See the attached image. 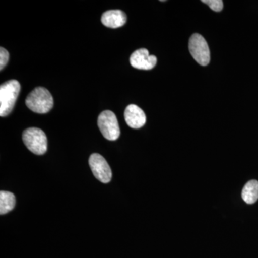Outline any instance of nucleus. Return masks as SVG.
Returning <instances> with one entry per match:
<instances>
[{
	"label": "nucleus",
	"instance_id": "f257e3e1",
	"mask_svg": "<svg viewBox=\"0 0 258 258\" xmlns=\"http://www.w3.org/2000/svg\"><path fill=\"white\" fill-rule=\"evenodd\" d=\"M20 83L16 80H10L0 86V115L5 117L14 108L20 92Z\"/></svg>",
	"mask_w": 258,
	"mask_h": 258
},
{
	"label": "nucleus",
	"instance_id": "f03ea898",
	"mask_svg": "<svg viewBox=\"0 0 258 258\" xmlns=\"http://www.w3.org/2000/svg\"><path fill=\"white\" fill-rule=\"evenodd\" d=\"M53 98L48 90L42 87L35 88L29 93L25 104L32 111L37 113H47L53 107Z\"/></svg>",
	"mask_w": 258,
	"mask_h": 258
},
{
	"label": "nucleus",
	"instance_id": "7ed1b4c3",
	"mask_svg": "<svg viewBox=\"0 0 258 258\" xmlns=\"http://www.w3.org/2000/svg\"><path fill=\"white\" fill-rule=\"evenodd\" d=\"M24 144L30 152L42 155L47 152V139L45 132L37 128H29L23 134Z\"/></svg>",
	"mask_w": 258,
	"mask_h": 258
},
{
	"label": "nucleus",
	"instance_id": "20e7f679",
	"mask_svg": "<svg viewBox=\"0 0 258 258\" xmlns=\"http://www.w3.org/2000/svg\"><path fill=\"white\" fill-rule=\"evenodd\" d=\"M190 53L197 62L203 66H208L210 61V51L205 37L195 33L189 41Z\"/></svg>",
	"mask_w": 258,
	"mask_h": 258
},
{
	"label": "nucleus",
	"instance_id": "39448f33",
	"mask_svg": "<svg viewBox=\"0 0 258 258\" xmlns=\"http://www.w3.org/2000/svg\"><path fill=\"white\" fill-rule=\"evenodd\" d=\"M98 125L103 137L109 141L117 140L120 137V128L116 115L111 111L102 112L98 116Z\"/></svg>",
	"mask_w": 258,
	"mask_h": 258
},
{
	"label": "nucleus",
	"instance_id": "423d86ee",
	"mask_svg": "<svg viewBox=\"0 0 258 258\" xmlns=\"http://www.w3.org/2000/svg\"><path fill=\"white\" fill-rule=\"evenodd\" d=\"M89 165L93 175L102 183L110 182L112 179L111 167L101 154H93L89 158Z\"/></svg>",
	"mask_w": 258,
	"mask_h": 258
},
{
	"label": "nucleus",
	"instance_id": "0eeeda50",
	"mask_svg": "<svg viewBox=\"0 0 258 258\" xmlns=\"http://www.w3.org/2000/svg\"><path fill=\"white\" fill-rule=\"evenodd\" d=\"M157 58L156 56L150 55L145 48L136 50L130 57V63L134 69L149 71L155 67Z\"/></svg>",
	"mask_w": 258,
	"mask_h": 258
},
{
	"label": "nucleus",
	"instance_id": "6e6552de",
	"mask_svg": "<svg viewBox=\"0 0 258 258\" xmlns=\"http://www.w3.org/2000/svg\"><path fill=\"white\" fill-rule=\"evenodd\" d=\"M124 118L128 126L134 129L142 128L147 122V116L143 110L134 104H131L126 107L124 112Z\"/></svg>",
	"mask_w": 258,
	"mask_h": 258
},
{
	"label": "nucleus",
	"instance_id": "1a4fd4ad",
	"mask_svg": "<svg viewBox=\"0 0 258 258\" xmlns=\"http://www.w3.org/2000/svg\"><path fill=\"white\" fill-rule=\"evenodd\" d=\"M127 17L125 13L119 10H108L101 17L103 25L108 28H118L126 23Z\"/></svg>",
	"mask_w": 258,
	"mask_h": 258
},
{
	"label": "nucleus",
	"instance_id": "9d476101",
	"mask_svg": "<svg viewBox=\"0 0 258 258\" xmlns=\"http://www.w3.org/2000/svg\"><path fill=\"white\" fill-rule=\"evenodd\" d=\"M242 200L248 205H252L258 200V181L251 180L244 185L242 191Z\"/></svg>",
	"mask_w": 258,
	"mask_h": 258
},
{
	"label": "nucleus",
	"instance_id": "9b49d317",
	"mask_svg": "<svg viewBox=\"0 0 258 258\" xmlns=\"http://www.w3.org/2000/svg\"><path fill=\"white\" fill-rule=\"evenodd\" d=\"M15 197L10 191H1L0 192V214L5 215L15 208Z\"/></svg>",
	"mask_w": 258,
	"mask_h": 258
},
{
	"label": "nucleus",
	"instance_id": "f8f14e48",
	"mask_svg": "<svg viewBox=\"0 0 258 258\" xmlns=\"http://www.w3.org/2000/svg\"><path fill=\"white\" fill-rule=\"evenodd\" d=\"M202 2L208 5L213 11L220 12L223 9V2L221 0H203Z\"/></svg>",
	"mask_w": 258,
	"mask_h": 258
},
{
	"label": "nucleus",
	"instance_id": "ddd939ff",
	"mask_svg": "<svg viewBox=\"0 0 258 258\" xmlns=\"http://www.w3.org/2000/svg\"><path fill=\"white\" fill-rule=\"evenodd\" d=\"M10 55L8 51L6 49L1 47L0 48V70L3 71V69L8 64L9 61Z\"/></svg>",
	"mask_w": 258,
	"mask_h": 258
}]
</instances>
